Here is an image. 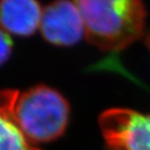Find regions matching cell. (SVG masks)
Returning a JSON list of instances; mask_svg holds the SVG:
<instances>
[{"label": "cell", "mask_w": 150, "mask_h": 150, "mask_svg": "<svg viewBox=\"0 0 150 150\" xmlns=\"http://www.w3.org/2000/svg\"><path fill=\"white\" fill-rule=\"evenodd\" d=\"M42 9L32 0H5L0 2V26L20 36H28L40 28Z\"/></svg>", "instance_id": "cell-5"}, {"label": "cell", "mask_w": 150, "mask_h": 150, "mask_svg": "<svg viewBox=\"0 0 150 150\" xmlns=\"http://www.w3.org/2000/svg\"><path fill=\"white\" fill-rule=\"evenodd\" d=\"M19 92L0 91V150H41L28 142L18 125L14 106Z\"/></svg>", "instance_id": "cell-6"}, {"label": "cell", "mask_w": 150, "mask_h": 150, "mask_svg": "<svg viewBox=\"0 0 150 150\" xmlns=\"http://www.w3.org/2000/svg\"><path fill=\"white\" fill-rule=\"evenodd\" d=\"M18 125L32 144L53 142L64 133L69 104L58 91L45 85L18 95L14 106Z\"/></svg>", "instance_id": "cell-2"}, {"label": "cell", "mask_w": 150, "mask_h": 150, "mask_svg": "<svg viewBox=\"0 0 150 150\" xmlns=\"http://www.w3.org/2000/svg\"><path fill=\"white\" fill-rule=\"evenodd\" d=\"M85 36L103 52H119L143 34L146 9L137 0L76 1Z\"/></svg>", "instance_id": "cell-1"}, {"label": "cell", "mask_w": 150, "mask_h": 150, "mask_svg": "<svg viewBox=\"0 0 150 150\" xmlns=\"http://www.w3.org/2000/svg\"><path fill=\"white\" fill-rule=\"evenodd\" d=\"M12 49H13V41L5 29L0 26V65H2L10 58Z\"/></svg>", "instance_id": "cell-7"}, {"label": "cell", "mask_w": 150, "mask_h": 150, "mask_svg": "<svg viewBox=\"0 0 150 150\" xmlns=\"http://www.w3.org/2000/svg\"><path fill=\"white\" fill-rule=\"evenodd\" d=\"M40 30L43 37L57 46H72L85 35L83 18L75 2L57 1L42 11Z\"/></svg>", "instance_id": "cell-4"}, {"label": "cell", "mask_w": 150, "mask_h": 150, "mask_svg": "<svg viewBox=\"0 0 150 150\" xmlns=\"http://www.w3.org/2000/svg\"><path fill=\"white\" fill-rule=\"evenodd\" d=\"M146 40H145V42H146V45H147V47H148V49H149V51H150V31L147 33V35H146Z\"/></svg>", "instance_id": "cell-8"}, {"label": "cell", "mask_w": 150, "mask_h": 150, "mask_svg": "<svg viewBox=\"0 0 150 150\" xmlns=\"http://www.w3.org/2000/svg\"><path fill=\"white\" fill-rule=\"evenodd\" d=\"M98 123L110 150H150V114L113 108L101 114Z\"/></svg>", "instance_id": "cell-3"}]
</instances>
